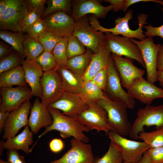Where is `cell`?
I'll use <instances>...</instances> for the list:
<instances>
[{
  "label": "cell",
  "mask_w": 163,
  "mask_h": 163,
  "mask_svg": "<svg viewBox=\"0 0 163 163\" xmlns=\"http://www.w3.org/2000/svg\"><path fill=\"white\" fill-rule=\"evenodd\" d=\"M132 163H150L147 151L143 154L142 158L139 160Z\"/></svg>",
  "instance_id": "cell-52"
},
{
  "label": "cell",
  "mask_w": 163,
  "mask_h": 163,
  "mask_svg": "<svg viewBox=\"0 0 163 163\" xmlns=\"http://www.w3.org/2000/svg\"><path fill=\"white\" fill-rule=\"evenodd\" d=\"M147 151L150 163H163V146L149 148Z\"/></svg>",
  "instance_id": "cell-42"
},
{
  "label": "cell",
  "mask_w": 163,
  "mask_h": 163,
  "mask_svg": "<svg viewBox=\"0 0 163 163\" xmlns=\"http://www.w3.org/2000/svg\"><path fill=\"white\" fill-rule=\"evenodd\" d=\"M88 105V108L75 119L90 131L95 129L97 133L104 131L106 134L112 130L116 131L108 120L106 111L99 104L95 102Z\"/></svg>",
  "instance_id": "cell-8"
},
{
  "label": "cell",
  "mask_w": 163,
  "mask_h": 163,
  "mask_svg": "<svg viewBox=\"0 0 163 163\" xmlns=\"http://www.w3.org/2000/svg\"><path fill=\"white\" fill-rule=\"evenodd\" d=\"M27 36L22 32H16L8 30H0V38L9 44L23 59L26 57L24 51L23 43Z\"/></svg>",
  "instance_id": "cell-28"
},
{
  "label": "cell",
  "mask_w": 163,
  "mask_h": 163,
  "mask_svg": "<svg viewBox=\"0 0 163 163\" xmlns=\"http://www.w3.org/2000/svg\"><path fill=\"white\" fill-rule=\"evenodd\" d=\"M57 71L61 78L63 90L79 94L84 85L82 77L74 73L66 66H58Z\"/></svg>",
  "instance_id": "cell-24"
},
{
  "label": "cell",
  "mask_w": 163,
  "mask_h": 163,
  "mask_svg": "<svg viewBox=\"0 0 163 163\" xmlns=\"http://www.w3.org/2000/svg\"><path fill=\"white\" fill-rule=\"evenodd\" d=\"M23 47L26 59L28 60H36L44 51L38 40L27 35L23 42Z\"/></svg>",
  "instance_id": "cell-30"
},
{
  "label": "cell",
  "mask_w": 163,
  "mask_h": 163,
  "mask_svg": "<svg viewBox=\"0 0 163 163\" xmlns=\"http://www.w3.org/2000/svg\"><path fill=\"white\" fill-rule=\"evenodd\" d=\"M27 11L34 9H44V6L46 0H24Z\"/></svg>",
  "instance_id": "cell-46"
},
{
  "label": "cell",
  "mask_w": 163,
  "mask_h": 163,
  "mask_svg": "<svg viewBox=\"0 0 163 163\" xmlns=\"http://www.w3.org/2000/svg\"><path fill=\"white\" fill-rule=\"evenodd\" d=\"M49 145L51 152L57 153L63 149L64 145L63 141L61 139L55 138L50 141Z\"/></svg>",
  "instance_id": "cell-47"
},
{
  "label": "cell",
  "mask_w": 163,
  "mask_h": 163,
  "mask_svg": "<svg viewBox=\"0 0 163 163\" xmlns=\"http://www.w3.org/2000/svg\"><path fill=\"white\" fill-rule=\"evenodd\" d=\"M53 122L52 117L47 107L37 97L31 107L29 118L28 125L31 131L37 133L42 127L50 126Z\"/></svg>",
  "instance_id": "cell-21"
},
{
  "label": "cell",
  "mask_w": 163,
  "mask_h": 163,
  "mask_svg": "<svg viewBox=\"0 0 163 163\" xmlns=\"http://www.w3.org/2000/svg\"><path fill=\"white\" fill-rule=\"evenodd\" d=\"M32 106L30 100H28L10 112L3 127V140L15 136L21 128L28 125Z\"/></svg>",
  "instance_id": "cell-11"
},
{
  "label": "cell",
  "mask_w": 163,
  "mask_h": 163,
  "mask_svg": "<svg viewBox=\"0 0 163 163\" xmlns=\"http://www.w3.org/2000/svg\"><path fill=\"white\" fill-rule=\"evenodd\" d=\"M104 33L105 45L111 54L135 59L145 68L139 47L130 38L114 35L110 32Z\"/></svg>",
  "instance_id": "cell-5"
},
{
  "label": "cell",
  "mask_w": 163,
  "mask_h": 163,
  "mask_svg": "<svg viewBox=\"0 0 163 163\" xmlns=\"http://www.w3.org/2000/svg\"><path fill=\"white\" fill-rule=\"evenodd\" d=\"M0 163H10L8 161H3L2 159H0Z\"/></svg>",
  "instance_id": "cell-55"
},
{
  "label": "cell",
  "mask_w": 163,
  "mask_h": 163,
  "mask_svg": "<svg viewBox=\"0 0 163 163\" xmlns=\"http://www.w3.org/2000/svg\"><path fill=\"white\" fill-rule=\"evenodd\" d=\"M48 107L61 111L63 114L75 118L88 108V105L79 94L64 91L61 97Z\"/></svg>",
  "instance_id": "cell-19"
},
{
  "label": "cell",
  "mask_w": 163,
  "mask_h": 163,
  "mask_svg": "<svg viewBox=\"0 0 163 163\" xmlns=\"http://www.w3.org/2000/svg\"><path fill=\"white\" fill-rule=\"evenodd\" d=\"M27 12L24 0H14L0 15V30L22 33V23Z\"/></svg>",
  "instance_id": "cell-12"
},
{
  "label": "cell",
  "mask_w": 163,
  "mask_h": 163,
  "mask_svg": "<svg viewBox=\"0 0 163 163\" xmlns=\"http://www.w3.org/2000/svg\"><path fill=\"white\" fill-rule=\"evenodd\" d=\"M5 142L3 140H1L0 141V156L2 155L4 151V144Z\"/></svg>",
  "instance_id": "cell-54"
},
{
  "label": "cell",
  "mask_w": 163,
  "mask_h": 163,
  "mask_svg": "<svg viewBox=\"0 0 163 163\" xmlns=\"http://www.w3.org/2000/svg\"><path fill=\"white\" fill-rule=\"evenodd\" d=\"M108 134L111 142L118 148L123 162L126 163H132L139 160L150 148L143 142L127 139L115 131H111Z\"/></svg>",
  "instance_id": "cell-7"
},
{
  "label": "cell",
  "mask_w": 163,
  "mask_h": 163,
  "mask_svg": "<svg viewBox=\"0 0 163 163\" xmlns=\"http://www.w3.org/2000/svg\"><path fill=\"white\" fill-rule=\"evenodd\" d=\"M141 2H154L159 3L163 6V1L159 0H119L117 5L116 10L117 11L123 10L126 12L128 8L131 5Z\"/></svg>",
  "instance_id": "cell-43"
},
{
  "label": "cell",
  "mask_w": 163,
  "mask_h": 163,
  "mask_svg": "<svg viewBox=\"0 0 163 163\" xmlns=\"http://www.w3.org/2000/svg\"><path fill=\"white\" fill-rule=\"evenodd\" d=\"M6 156L7 161L10 163H26L24 157L17 149L7 150Z\"/></svg>",
  "instance_id": "cell-45"
},
{
  "label": "cell",
  "mask_w": 163,
  "mask_h": 163,
  "mask_svg": "<svg viewBox=\"0 0 163 163\" xmlns=\"http://www.w3.org/2000/svg\"><path fill=\"white\" fill-rule=\"evenodd\" d=\"M143 27L146 29L144 33L146 37L152 38L158 36L163 39V24L158 27H154L150 24L147 26L144 25Z\"/></svg>",
  "instance_id": "cell-44"
},
{
  "label": "cell",
  "mask_w": 163,
  "mask_h": 163,
  "mask_svg": "<svg viewBox=\"0 0 163 163\" xmlns=\"http://www.w3.org/2000/svg\"><path fill=\"white\" fill-rule=\"evenodd\" d=\"M108 78L107 67L97 73L91 80L104 91L105 92Z\"/></svg>",
  "instance_id": "cell-41"
},
{
  "label": "cell",
  "mask_w": 163,
  "mask_h": 163,
  "mask_svg": "<svg viewBox=\"0 0 163 163\" xmlns=\"http://www.w3.org/2000/svg\"><path fill=\"white\" fill-rule=\"evenodd\" d=\"M111 56L123 87L127 89L136 80L143 78L145 71L135 66L132 59L113 54Z\"/></svg>",
  "instance_id": "cell-18"
},
{
  "label": "cell",
  "mask_w": 163,
  "mask_h": 163,
  "mask_svg": "<svg viewBox=\"0 0 163 163\" xmlns=\"http://www.w3.org/2000/svg\"><path fill=\"white\" fill-rule=\"evenodd\" d=\"M30 129L28 125L18 135L7 140L4 143V149L21 150L27 154L30 153L29 146L34 142L33 133Z\"/></svg>",
  "instance_id": "cell-25"
},
{
  "label": "cell",
  "mask_w": 163,
  "mask_h": 163,
  "mask_svg": "<svg viewBox=\"0 0 163 163\" xmlns=\"http://www.w3.org/2000/svg\"><path fill=\"white\" fill-rule=\"evenodd\" d=\"M36 61L44 72L56 70L58 67L52 52L44 51Z\"/></svg>",
  "instance_id": "cell-38"
},
{
  "label": "cell",
  "mask_w": 163,
  "mask_h": 163,
  "mask_svg": "<svg viewBox=\"0 0 163 163\" xmlns=\"http://www.w3.org/2000/svg\"><path fill=\"white\" fill-rule=\"evenodd\" d=\"M27 86L24 70L22 65L3 72L0 75V87Z\"/></svg>",
  "instance_id": "cell-26"
},
{
  "label": "cell",
  "mask_w": 163,
  "mask_h": 163,
  "mask_svg": "<svg viewBox=\"0 0 163 163\" xmlns=\"http://www.w3.org/2000/svg\"><path fill=\"white\" fill-rule=\"evenodd\" d=\"M148 15L141 14L137 18L138 20L139 27L136 30L130 29L129 25V20L133 18V11L129 9L123 17L118 18L114 21L115 26L112 28H106L102 26L97 19L94 15H91L88 18L90 25L95 30L103 33L110 32L114 35H122L129 38H136L141 40L146 37L142 30L144 25L147 24L146 20Z\"/></svg>",
  "instance_id": "cell-2"
},
{
  "label": "cell",
  "mask_w": 163,
  "mask_h": 163,
  "mask_svg": "<svg viewBox=\"0 0 163 163\" xmlns=\"http://www.w3.org/2000/svg\"><path fill=\"white\" fill-rule=\"evenodd\" d=\"M123 163H125L124 162H123Z\"/></svg>",
  "instance_id": "cell-56"
},
{
  "label": "cell",
  "mask_w": 163,
  "mask_h": 163,
  "mask_svg": "<svg viewBox=\"0 0 163 163\" xmlns=\"http://www.w3.org/2000/svg\"><path fill=\"white\" fill-rule=\"evenodd\" d=\"M46 29L62 38L72 35L75 21L72 17L63 11L53 13L44 19Z\"/></svg>",
  "instance_id": "cell-17"
},
{
  "label": "cell",
  "mask_w": 163,
  "mask_h": 163,
  "mask_svg": "<svg viewBox=\"0 0 163 163\" xmlns=\"http://www.w3.org/2000/svg\"><path fill=\"white\" fill-rule=\"evenodd\" d=\"M157 68L158 71L163 70V44L158 51L157 59Z\"/></svg>",
  "instance_id": "cell-49"
},
{
  "label": "cell",
  "mask_w": 163,
  "mask_h": 163,
  "mask_svg": "<svg viewBox=\"0 0 163 163\" xmlns=\"http://www.w3.org/2000/svg\"><path fill=\"white\" fill-rule=\"evenodd\" d=\"M94 53L92 50L86 49L84 53L69 58L67 67L75 74L82 77L89 65Z\"/></svg>",
  "instance_id": "cell-27"
},
{
  "label": "cell",
  "mask_w": 163,
  "mask_h": 163,
  "mask_svg": "<svg viewBox=\"0 0 163 163\" xmlns=\"http://www.w3.org/2000/svg\"><path fill=\"white\" fill-rule=\"evenodd\" d=\"M40 85L42 90L41 102L46 107L58 100L64 91L57 69L44 72Z\"/></svg>",
  "instance_id": "cell-13"
},
{
  "label": "cell",
  "mask_w": 163,
  "mask_h": 163,
  "mask_svg": "<svg viewBox=\"0 0 163 163\" xmlns=\"http://www.w3.org/2000/svg\"><path fill=\"white\" fill-rule=\"evenodd\" d=\"M47 107L52 117L53 123L46 128L44 131L39 136V139L49 132L56 130L59 132L60 136L63 139L72 137L86 143L89 142L88 137L83 133L84 131H90L87 127L76 119L63 114L57 109Z\"/></svg>",
  "instance_id": "cell-1"
},
{
  "label": "cell",
  "mask_w": 163,
  "mask_h": 163,
  "mask_svg": "<svg viewBox=\"0 0 163 163\" xmlns=\"http://www.w3.org/2000/svg\"><path fill=\"white\" fill-rule=\"evenodd\" d=\"M86 49L83 44L72 34L68 38L66 53L69 59L84 53Z\"/></svg>",
  "instance_id": "cell-37"
},
{
  "label": "cell",
  "mask_w": 163,
  "mask_h": 163,
  "mask_svg": "<svg viewBox=\"0 0 163 163\" xmlns=\"http://www.w3.org/2000/svg\"><path fill=\"white\" fill-rule=\"evenodd\" d=\"M62 38L47 30L40 35L38 40L44 51L52 52Z\"/></svg>",
  "instance_id": "cell-36"
},
{
  "label": "cell",
  "mask_w": 163,
  "mask_h": 163,
  "mask_svg": "<svg viewBox=\"0 0 163 163\" xmlns=\"http://www.w3.org/2000/svg\"><path fill=\"white\" fill-rule=\"evenodd\" d=\"M108 78L105 94L110 100L123 103L128 108H133L135 104L134 98L124 90L112 57L108 66Z\"/></svg>",
  "instance_id": "cell-9"
},
{
  "label": "cell",
  "mask_w": 163,
  "mask_h": 163,
  "mask_svg": "<svg viewBox=\"0 0 163 163\" xmlns=\"http://www.w3.org/2000/svg\"><path fill=\"white\" fill-rule=\"evenodd\" d=\"M44 9H36L27 11L24 17L22 24V33L26 32L27 28L40 18Z\"/></svg>",
  "instance_id": "cell-40"
},
{
  "label": "cell",
  "mask_w": 163,
  "mask_h": 163,
  "mask_svg": "<svg viewBox=\"0 0 163 163\" xmlns=\"http://www.w3.org/2000/svg\"><path fill=\"white\" fill-rule=\"evenodd\" d=\"M156 129L151 132H141L138 139L142 140L150 148L163 146V126Z\"/></svg>",
  "instance_id": "cell-31"
},
{
  "label": "cell",
  "mask_w": 163,
  "mask_h": 163,
  "mask_svg": "<svg viewBox=\"0 0 163 163\" xmlns=\"http://www.w3.org/2000/svg\"><path fill=\"white\" fill-rule=\"evenodd\" d=\"M47 7L43 13V18L58 11H63L67 14L72 11V1L70 0H48Z\"/></svg>",
  "instance_id": "cell-32"
},
{
  "label": "cell",
  "mask_w": 163,
  "mask_h": 163,
  "mask_svg": "<svg viewBox=\"0 0 163 163\" xmlns=\"http://www.w3.org/2000/svg\"><path fill=\"white\" fill-rule=\"evenodd\" d=\"M111 55L105 44L97 52L94 53L89 65L82 77L84 84L91 80L100 71L108 67L111 58Z\"/></svg>",
  "instance_id": "cell-23"
},
{
  "label": "cell",
  "mask_w": 163,
  "mask_h": 163,
  "mask_svg": "<svg viewBox=\"0 0 163 163\" xmlns=\"http://www.w3.org/2000/svg\"><path fill=\"white\" fill-rule=\"evenodd\" d=\"M23 67L25 79L30 88L33 96L41 99L42 90L40 80L44 72L36 60L23 59Z\"/></svg>",
  "instance_id": "cell-22"
},
{
  "label": "cell",
  "mask_w": 163,
  "mask_h": 163,
  "mask_svg": "<svg viewBox=\"0 0 163 163\" xmlns=\"http://www.w3.org/2000/svg\"><path fill=\"white\" fill-rule=\"evenodd\" d=\"M97 103L106 111L108 120L116 131L122 136L129 135L132 125L128 118L126 105L110 100L105 94L104 97Z\"/></svg>",
  "instance_id": "cell-3"
},
{
  "label": "cell",
  "mask_w": 163,
  "mask_h": 163,
  "mask_svg": "<svg viewBox=\"0 0 163 163\" xmlns=\"http://www.w3.org/2000/svg\"><path fill=\"white\" fill-rule=\"evenodd\" d=\"M46 29V25L44 19L40 18L30 25L26 32L30 37L38 40L40 35Z\"/></svg>",
  "instance_id": "cell-39"
},
{
  "label": "cell",
  "mask_w": 163,
  "mask_h": 163,
  "mask_svg": "<svg viewBox=\"0 0 163 163\" xmlns=\"http://www.w3.org/2000/svg\"><path fill=\"white\" fill-rule=\"evenodd\" d=\"M14 0H0V15L13 2Z\"/></svg>",
  "instance_id": "cell-51"
},
{
  "label": "cell",
  "mask_w": 163,
  "mask_h": 163,
  "mask_svg": "<svg viewBox=\"0 0 163 163\" xmlns=\"http://www.w3.org/2000/svg\"><path fill=\"white\" fill-rule=\"evenodd\" d=\"M70 149L60 158L50 163H94L95 158L91 145L73 138Z\"/></svg>",
  "instance_id": "cell-15"
},
{
  "label": "cell",
  "mask_w": 163,
  "mask_h": 163,
  "mask_svg": "<svg viewBox=\"0 0 163 163\" xmlns=\"http://www.w3.org/2000/svg\"><path fill=\"white\" fill-rule=\"evenodd\" d=\"M14 50L13 49L0 41V59L6 57Z\"/></svg>",
  "instance_id": "cell-48"
},
{
  "label": "cell",
  "mask_w": 163,
  "mask_h": 163,
  "mask_svg": "<svg viewBox=\"0 0 163 163\" xmlns=\"http://www.w3.org/2000/svg\"><path fill=\"white\" fill-rule=\"evenodd\" d=\"M157 80L160 85L163 88V70L158 71Z\"/></svg>",
  "instance_id": "cell-53"
},
{
  "label": "cell",
  "mask_w": 163,
  "mask_h": 163,
  "mask_svg": "<svg viewBox=\"0 0 163 163\" xmlns=\"http://www.w3.org/2000/svg\"><path fill=\"white\" fill-rule=\"evenodd\" d=\"M23 60L20 55L14 50L9 54L0 59V74L22 65Z\"/></svg>",
  "instance_id": "cell-35"
},
{
  "label": "cell",
  "mask_w": 163,
  "mask_h": 163,
  "mask_svg": "<svg viewBox=\"0 0 163 163\" xmlns=\"http://www.w3.org/2000/svg\"><path fill=\"white\" fill-rule=\"evenodd\" d=\"M68 38H63L56 46L52 53L59 67L67 66L68 58L67 55L66 48Z\"/></svg>",
  "instance_id": "cell-33"
},
{
  "label": "cell",
  "mask_w": 163,
  "mask_h": 163,
  "mask_svg": "<svg viewBox=\"0 0 163 163\" xmlns=\"http://www.w3.org/2000/svg\"><path fill=\"white\" fill-rule=\"evenodd\" d=\"M72 16L75 21L91 14L97 19L104 18L108 13L114 8L113 5H101L97 0H73L72 1Z\"/></svg>",
  "instance_id": "cell-20"
},
{
  "label": "cell",
  "mask_w": 163,
  "mask_h": 163,
  "mask_svg": "<svg viewBox=\"0 0 163 163\" xmlns=\"http://www.w3.org/2000/svg\"><path fill=\"white\" fill-rule=\"evenodd\" d=\"M10 112L0 110V133L3 132L4 125Z\"/></svg>",
  "instance_id": "cell-50"
},
{
  "label": "cell",
  "mask_w": 163,
  "mask_h": 163,
  "mask_svg": "<svg viewBox=\"0 0 163 163\" xmlns=\"http://www.w3.org/2000/svg\"><path fill=\"white\" fill-rule=\"evenodd\" d=\"M152 126H155L156 129L163 126V104L156 106L147 105L139 109L129 136L134 140L138 139L139 135L144 131V127Z\"/></svg>",
  "instance_id": "cell-4"
},
{
  "label": "cell",
  "mask_w": 163,
  "mask_h": 163,
  "mask_svg": "<svg viewBox=\"0 0 163 163\" xmlns=\"http://www.w3.org/2000/svg\"><path fill=\"white\" fill-rule=\"evenodd\" d=\"M118 148L110 142L107 152L101 157H97L94 163H123Z\"/></svg>",
  "instance_id": "cell-34"
},
{
  "label": "cell",
  "mask_w": 163,
  "mask_h": 163,
  "mask_svg": "<svg viewBox=\"0 0 163 163\" xmlns=\"http://www.w3.org/2000/svg\"><path fill=\"white\" fill-rule=\"evenodd\" d=\"M2 101L0 110L10 112L33 97L30 88L27 86L0 88Z\"/></svg>",
  "instance_id": "cell-14"
},
{
  "label": "cell",
  "mask_w": 163,
  "mask_h": 163,
  "mask_svg": "<svg viewBox=\"0 0 163 163\" xmlns=\"http://www.w3.org/2000/svg\"><path fill=\"white\" fill-rule=\"evenodd\" d=\"M127 89L134 99L147 105H150L155 99L163 98V89L143 78L136 80Z\"/></svg>",
  "instance_id": "cell-16"
},
{
  "label": "cell",
  "mask_w": 163,
  "mask_h": 163,
  "mask_svg": "<svg viewBox=\"0 0 163 163\" xmlns=\"http://www.w3.org/2000/svg\"><path fill=\"white\" fill-rule=\"evenodd\" d=\"M139 47L146 68L147 80L154 84L158 81L157 59L160 43H155L151 37H147L141 40L130 38Z\"/></svg>",
  "instance_id": "cell-10"
},
{
  "label": "cell",
  "mask_w": 163,
  "mask_h": 163,
  "mask_svg": "<svg viewBox=\"0 0 163 163\" xmlns=\"http://www.w3.org/2000/svg\"><path fill=\"white\" fill-rule=\"evenodd\" d=\"M72 34L94 53L105 44V34L90 25L86 15L75 21Z\"/></svg>",
  "instance_id": "cell-6"
},
{
  "label": "cell",
  "mask_w": 163,
  "mask_h": 163,
  "mask_svg": "<svg viewBox=\"0 0 163 163\" xmlns=\"http://www.w3.org/2000/svg\"><path fill=\"white\" fill-rule=\"evenodd\" d=\"M79 95L88 104L97 102L105 96L104 91L91 80L84 84Z\"/></svg>",
  "instance_id": "cell-29"
}]
</instances>
